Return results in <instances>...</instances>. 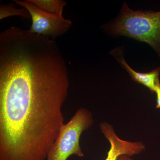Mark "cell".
<instances>
[{
    "mask_svg": "<svg viewBox=\"0 0 160 160\" xmlns=\"http://www.w3.org/2000/svg\"><path fill=\"white\" fill-rule=\"evenodd\" d=\"M117 160H132L131 158L129 156L126 155H123L120 156L118 158Z\"/></svg>",
    "mask_w": 160,
    "mask_h": 160,
    "instance_id": "10",
    "label": "cell"
},
{
    "mask_svg": "<svg viewBox=\"0 0 160 160\" xmlns=\"http://www.w3.org/2000/svg\"><path fill=\"white\" fill-rule=\"evenodd\" d=\"M118 62L129 73L132 78L137 82L142 84L149 89L152 93H154L158 82H159L160 67L149 72H139L135 71L129 66L124 57V51L122 47H117L110 52Z\"/></svg>",
    "mask_w": 160,
    "mask_h": 160,
    "instance_id": "6",
    "label": "cell"
},
{
    "mask_svg": "<svg viewBox=\"0 0 160 160\" xmlns=\"http://www.w3.org/2000/svg\"><path fill=\"white\" fill-rule=\"evenodd\" d=\"M100 129L105 137L109 141L110 148L105 160H117L120 156L126 155L131 157L140 154L146 147L142 142L124 141L117 135L110 124L103 122L100 125Z\"/></svg>",
    "mask_w": 160,
    "mask_h": 160,
    "instance_id": "5",
    "label": "cell"
},
{
    "mask_svg": "<svg viewBox=\"0 0 160 160\" xmlns=\"http://www.w3.org/2000/svg\"><path fill=\"white\" fill-rule=\"evenodd\" d=\"M14 2L22 6L29 12L32 20L29 31L55 39L56 38L65 34L71 27V21L65 19L59 15L49 13L38 8L29 0Z\"/></svg>",
    "mask_w": 160,
    "mask_h": 160,
    "instance_id": "4",
    "label": "cell"
},
{
    "mask_svg": "<svg viewBox=\"0 0 160 160\" xmlns=\"http://www.w3.org/2000/svg\"><path fill=\"white\" fill-rule=\"evenodd\" d=\"M157 95V105L156 108L160 109V82H158L156 87L155 92Z\"/></svg>",
    "mask_w": 160,
    "mask_h": 160,
    "instance_id": "9",
    "label": "cell"
},
{
    "mask_svg": "<svg viewBox=\"0 0 160 160\" xmlns=\"http://www.w3.org/2000/svg\"><path fill=\"white\" fill-rule=\"evenodd\" d=\"M91 112L85 108H80L60 129L56 139L49 148L46 160H67L72 155L83 157L80 146L82 133L93 124Z\"/></svg>",
    "mask_w": 160,
    "mask_h": 160,
    "instance_id": "3",
    "label": "cell"
},
{
    "mask_svg": "<svg viewBox=\"0 0 160 160\" xmlns=\"http://www.w3.org/2000/svg\"><path fill=\"white\" fill-rule=\"evenodd\" d=\"M38 8L49 13L62 16L63 8L67 5L62 0H29Z\"/></svg>",
    "mask_w": 160,
    "mask_h": 160,
    "instance_id": "7",
    "label": "cell"
},
{
    "mask_svg": "<svg viewBox=\"0 0 160 160\" xmlns=\"http://www.w3.org/2000/svg\"><path fill=\"white\" fill-rule=\"evenodd\" d=\"M19 16L25 18L31 17L29 12L25 8L18 9L14 5L9 3L7 5H2L0 6V19L2 20L9 17Z\"/></svg>",
    "mask_w": 160,
    "mask_h": 160,
    "instance_id": "8",
    "label": "cell"
},
{
    "mask_svg": "<svg viewBox=\"0 0 160 160\" xmlns=\"http://www.w3.org/2000/svg\"><path fill=\"white\" fill-rule=\"evenodd\" d=\"M69 76L40 60L0 69V160H46L64 124Z\"/></svg>",
    "mask_w": 160,
    "mask_h": 160,
    "instance_id": "1",
    "label": "cell"
},
{
    "mask_svg": "<svg viewBox=\"0 0 160 160\" xmlns=\"http://www.w3.org/2000/svg\"><path fill=\"white\" fill-rule=\"evenodd\" d=\"M102 28L112 36H124L147 43L160 58V11H133L124 2L116 19Z\"/></svg>",
    "mask_w": 160,
    "mask_h": 160,
    "instance_id": "2",
    "label": "cell"
}]
</instances>
